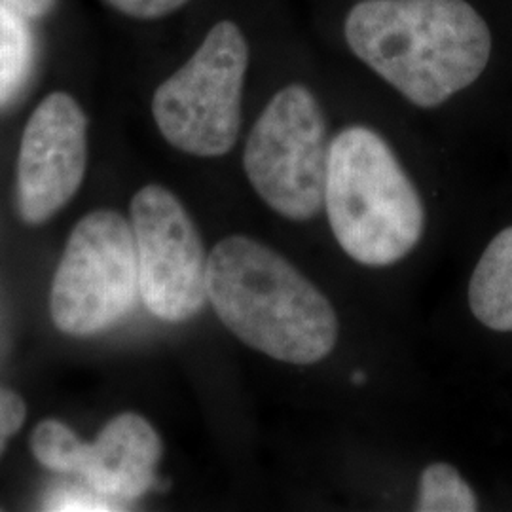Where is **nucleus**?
Here are the masks:
<instances>
[{"label": "nucleus", "mask_w": 512, "mask_h": 512, "mask_svg": "<svg viewBox=\"0 0 512 512\" xmlns=\"http://www.w3.org/2000/svg\"><path fill=\"white\" fill-rule=\"evenodd\" d=\"M139 296L135 239L128 220L95 211L74 226L55 272L50 310L65 334L88 336L128 315Z\"/></svg>", "instance_id": "nucleus-6"}, {"label": "nucleus", "mask_w": 512, "mask_h": 512, "mask_svg": "<svg viewBox=\"0 0 512 512\" xmlns=\"http://www.w3.org/2000/svg\"><path fill=\"white\" fill-rule=\"evenodd\" d=\"M31 448L40 465L59 475L78 476L118 507L152 490L164 452L154 427L137 414L116 416L92 444L78 439L61 421H42L33 431Z\"/></svg>", "instance_id": "nucleus-8"}, {"label": "nucleus", "mask_w": 512, "mask_h": 512, "mask_svg": "<svg viewBox=\"0 0 512 512\" xmlns=\"http://www.w3.org/2000/svg\"><path fill=\"white\" fill-rule=\"evenodd\" d=\"M344 35L353 54L421 109L475 84L492 55L490 27L467 0H361Z\"/></svg>", "instance_id": "nucleus-1"}, {"label": "nucleus", "mask_w": 512, "mask_h": 512, "mask_svg": "<svg viewBox=\"0 0 512 512\" xmlns=\"http://www.w3.org/2000/svg\"><path fill=\"white\" fill-rule=\"evenodd\" d=\"M86 114L71 95L50 93L29 118L19 148L21 217L50 219L80 188L88 162Z\"/></svg>", "instance_id": "nucleus-9"}, {"label": "nucleus", "mask_w": 512, "mask_h": 512, "mask_svg": "<svg viewBox=\"0 0 512 512\" xmlns=\"http://www.w3.org/2000/svg\"><path fill=\"white\" fill-rule=\"evenodd\" d=\"M16 8L19 14H23L27 19H38L48 16L57 4V0H2Z\"/></svg>", "instance_id": "nucleus-16"}, {"label": "nucleus", "mask_w": 512, "mask_h": 512, "mask_svg": "<svg viewBox=\"0 0 512 512\" xmlns=\"http://www.w3.org/2000/svg\"><path fill=\"white\" fill-rule=\"evenodd\" d=\"M33 67V35L29 19L0 0V107L25 86Z\"/></svg>", "instance_id": "nucleus-11"}, {"label": "nucleus", "mask_w": 512, "mask_h": 512, "mask_svg": "<svg viewBox=\"0 0 512 512\" xmlns=\"http://www.w3.org/2000/svg\"><path fill=\"white\" fill-rule=\"evenodd\" d=\"M116 12L135 19H160L183 8L188 0H105Z\"/></svg>", "instance_id": "nucleus-14"}, {"label": "nucleus", "mask_w": 512, "mask_h": 512, "mask_svg": "<svg viewBox=\"0 0 512 512\" xmlns=\"http://www.w3.org/2000/svg\"><path fill=\"white\" fill-rule=\"evenodd\" d=\"M46 511H118L120 507L107 497L97 494L90 486H59L50 492L42 505Z\"/></svg>", "instance_id": "nucleus-13"}, {"label": "nucleus", "mask_w": 512, "mask_h": 512, "mask_svg": "<svg viewBox=\"0 0 512 512\" xmlns=\"http://www.w3.org/2000/svg\"><path fill=\"white\" fill-rule=\"evenodd\" d=\"M330 141L323 109L310 88L275 93L247 137L243 167L275 213L310 220L325 207Z\"/></svg>", "instance_id": "nucleus-5"}, {"label": "nucleus", "mask_w": 512, "mask_h": 512, "mask_svg": "<svg viewBox=\"0 0 512 512\" xmlns=\"http://www.w3.org/2000/svg\"><path fill=\"white\" fill-rule=\"evenodd\" d=\"M249 44L234 21H219L200 48L154 93L152 114L171 147L217 158L239 137Z\"/></svg>", "instance_id": "nucleus-4"}, {"label": "nucleus", "mask_w": 512, "mask_h": 512, "mask_svg": "<svg viewBox=\"0 0 512 512\" xmlns=\"http://www.w3.org/2000/svg\"><path fill=\"white\" fill-rule=\"evenodd\" d=\"M363 380H365V376H363V374H361V372H357V374H355V376H353V382H355V384H361V382H363Z\"/></svg>", "instance_id": "nucleus-17"}, {"label": "nucleus", "mask_w": 512, "mask_h": 512, "mask_svg": "<svg viewBox=\"0 0 512 512\" xmlns=\"http://www.w3.org/2000/svg\"><path fill=\"white\" fill-rule=\"evenodd\" d=\"M469 306L484 327L512 332V226L480 256L469 283Z\"/></svg>", "instance_id": "nucleus-10"}, {"label": "nucleus", "mask_w": 512, "mask_h": 512, "mask_svg": "<svg viewBox=\"0 0 512 512\" xmlns=\"http://www.w3.org/2000/svg\"><path fill=\"white\" fill-rule=\"evenodd\" d=\"M25 414L27 408L18 393L0 387V454L4 452L8 440L21 429Z\"/></svg>", "instance_id": "nucleus-15"}, {"label": "nucleus", "mask_w": 512, "mask_h": 512, "mask_svg": "<svg viewBox=\"0 0 512 512\" xmlns=\"http://www.w3.org/2000/svg\"><path fill=\"white\" fill-rule=\"evenodd\" d=\"M139 294L165 323H183L202 311L209 258L183 203L160 184L141 188L131 202Z\"/></svg>", "instance_id": "nucleus-7"}, {"label": "nucleus", "mask_w": 512, "mask_h": 512, "mask_svg": "<svg viewBox=\"0 0 512 512\" xmlns=\"http://www.w3.org/2000/svg\"><path fill=\"white\" fill-rule=\"evenodd\" d=\"M207 294L224 327L243 344L289 365H315L338 340L329 298L270 247L222 239L209 256Z\"/></svg>", "instance_id": "nucleus-2"}, {"label": "nucleus", "mask_w": 512, "mask_h": 512, "mask_svg": "<svg viewBox=\"0 0 512 512\" xmlns=\"http://www.w3.org/2000/svg\"><path fill=\"white\" fill-rule=\"evenodd\" d=\"M325 209L346 255L374 268L410 255L425 228L416 186L384 137L365 126L330 141Z\"/></svg>", "instance_id": "nucleus-3"}, {"label": "nucleus", "mask_w": 512, "mask_h": 512, "mask_svg": "<svg viewBox=\"0 0 512 512\" xmlns=\"http://www.w3.org/2000/svg\"><path fill=\"white\" fill-rule=\"evenodd\" d=\"M478 509L473 488L448 463L429 465L420 478L416 511L473 512Z\"/></svg>", "instance_id": "nucleus-12"}]
</instances>
